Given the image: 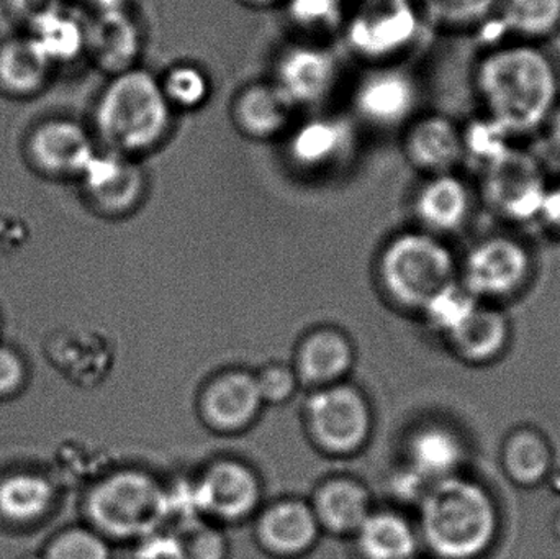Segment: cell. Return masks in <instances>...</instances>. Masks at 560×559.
Listing matches in <instances>:
<instances>
[{"label":"cell","mask_w":560,"mask_h":559,"mask_svg":"<svg viewBox=\"0 0 560 559\" xmlns=\"http://www.w3.org/2000/svg\"><path fill=\"white\" fill-rule=\"evenodd\" d=\"M354 350L351 341L332 328L313 331L296 351V377L310 386L326 387L338 384L351 370Z\"/></svg>","instance_id":"7402d4cb"},{"label":"cell","mask_w":560,"mask_h":559,"mask_svg":"<svg viewBox=\"0 0 560 559\" xmlns=\"http://www.w3.org/2000/svg\"><path fill=\"white\" fill-rule=\"evenodd\" d=\"M408 456L411 475L430 488L434 482L457 475L466 449L460 436L446 427H424L411 439Z\"/></svg>","instance_id":"cb8c5ba5"},{"label":"cell","mask_w":560,"mask_h":559,"mask_svg":"<svg viewBox=\"0 0 560 559\" xmlns=\"http://www.w3.org/2000/svg\"><path fill=\"white\" fill-rule=\"evenodd\" d=\"M85 515L105 540H138L167 521V491L143 471L112 473L89 491Z\"/></svg>","instance_id":"277c9868"},{"label":"cell","mask_w":560,"mask_h":559,"mask_svg":"<svg viewBox=\"0 0 560 559\" xmlns=\"http://www.w3.org/2000/svg\"><path fill=\"white\" fill-rule=\"evenodd\" d=\"M42 559H112L110 545L91 527L59 532L46 545Z\"/></svg>","instance_id":"836d02e7"},{"label":"cell","mask_w":560,"mask_h":559,"mask_svg":"<svg viewBox=\"0 0 560 559\" xmlns=\"http://www.w3.org/2000/svg\"><path fill=\"white\" fill-rule=\"evenodd\" d=\"M529 269L532 259L523 243L512 236H489L466 256L460 284L479 301L509 298L526 284Z\"/></svg>","instance_id":"9c48e42d"},{"label":"cell","mask_w":560,"mask_h":559,"mask_svg":"<svg viewBox=\"0 0 560 559\" xmlns=\"http://www.w3.org/2000/svg\"><path fill=\"white\" fill-rule=\"evenodd\" d=\"M22 559H42L39 555H30V557H23Z\"/></svg>","instance_id":"f6af8a7d"},{"label":"cell","mask_w":560,"mask_h":559,"mask_svg":"<svg viewBox=\"0 0 560 559\" xmlns=\"http://www.w3.org/2000/svg\"><path fill=\"white\" fill-rule=\"evenodd\" d=\"M164 534L166 559H226L225 535L202 517L174 522Z\"/></svg>","instance_id":"4dcf8cb0"},{"label":"cell","mask_w":560,"mask_h":559,"mask_svg":"<svg viewBox=\"0 0 560 559\" xmlns=\"http://www.w3.org/2000/svg\"><path fill=\"white\" fill-rule=\"evenodd\" d=\"M539 220L556 236H560V183L549 186L545 202H542L541 213H539Z\"/></svg>","instance_id":"60d3db41"},{"label":"cell","mask_w":560,"mask_h":559,"mask_svg":"<svg viewBox=\"0 0 560 559\" xmlns=\"http://www.w3.org/2000/svg\"><path fill=\"white\" fill-rule=\"evenodd\" d=\"M420 25L410 0H362L342 26L355 55L381 61L405 51L418 38Z\"/></svg>","instance_id":"ba28073f"},{"label":"cell","mask_w":560,"mask_h":559,"mask_svg":"<svg viewBox=\"0 0 560 559\" xmlns=\"http://www.w3.org/2000/svg\"><path fill=\"white\" fill-rule=\"evenodd\" d=\"M192 486L199 514L217 521H243L261 502L258 476L249 466L236 459L212 463Z\"/></svg>","instance_id":"30bf717a"},{"label":"cell","mask_w":560,"mask_h":559,"mask_svg":"<svg viewBox=\"0 0 560 559\" xmlns=\"http://www.w3.org/2000/svg\"><path fill=\"white\" fill-rule=\"evenodd\" d=\"M497 12L506 32L528 43L560 28V0H502Z\"/></svg>","instance_id":"1f68e13d"},{"label":"cell","mask_w":560,"mask_h":559,"mask_svg":"<svg viewBox=\"0 0 560 559\" xmlns=\"http://www.w3.org/2000/svg\"><path fill=\"white\" fill-rule=\"evenodd\" d=\"M480 176L483 200L497 216L516 223L539 219L549 184L535 154L510 144L480 167Z\"/></svg>","instance_id":"8992f818"},{"label":"cell","mask_w":560,"mask_h":559,"mask_svg":"<svg viewBox=\"0 0 560 559\" xmlns=\"http://www.w3.org/2000/svg\"><path fill=\"white\" fill-rule=\"evenodd\" d=\"M160 81L173 108H199L206 104L212 92L207 72L190 62L173 66Z\"/></svg>","instance_id":"d6a6232c"},{"label":"cell","mask_w":560,"mask_h":559,"mask_svg":"<svg viewBox=\"0 0 560 559\" xmlns=\"http://www.w3.org/2000/svg\"><path fill=\"white\" fill-rule=\"evenodd\" d=\"M310 505L319 527L336 535H354L372 512L368 489L352 479H331L319 486Z\"/></svg>","instance_id":"603a6c76"},{"label":"cell","mask_w":560,"mask_h":559,"mask_svg":"<svg viewBox=\"0 0 560 559\" xmlns=\"http://www.w3.org/2000/svg\"><path fill=\"white\" fill-rule=\"evenodd\" d=\"M477 304L479 299L474 298L460 282L456 281L438 294L423 312L434 328L450 335Z\"/></svg>","instance_id":"8d00e7d4"},{"label":"cell","mask_w":560,"mask_h":559,"mask_svg":"<svg viewBox=\"0 0 560 559\" xmlns=\"http://www.w3.org/2000/svg\"><path fill=\"white\" fill-rule=\"evenodd\" d=\"M173 105L156 75L131 68L112 75L95 107V130L108 151L133 156L156 148L170 133Z\"/></svg>","instance_id":"3957f363"},{"label":"cell","mask_w":560,"mask_h":559,"mask_svg":"<svg viewBox=\"0 0 560 559\" xmlns=\"http://www.w3.org/2000/svg\"><path fill=\"white\" fill-rule=\"evenodd\" d=\"M7 5L13 15L33 25L49 13L62 9V0H7Z\"/></svg>","instance_id":"ab89813d"},{"label":"cell","mask_w":560,"mask_h":559,"mask_svg":"<svg viewBox=\"0 0 560 559\" xmlns=\"http://www.w3.org/2000/svg\"><path fill=\"white\" fill-rule=\"evenodd\" d=\"M355 147L351 121L341 115H318L290 133L287 153L300 170L322 173L345 163Z\"/></svg>","instance_id":"9a60e30c"},{"label":"cell","mask_w":560,"mask_h":559,"mask_svg":"<svg viewBox=\"0 0 560 559\" xmlns=\"http://www.w3.org/2000/svg\"><path fill=\"white\" fill-rule=\"evenodd\" d=\"M30 161L39 173L58 179L81 177L97 154L91 133L66 118L43 121L26 143Z\"/></svg>","instance_id":"7c38bea8"},{"label":"cell","mask_w":560,"mask_h":559,"mask_svg":"<svg viewBox=\"0 0 560 559\" xmlns=\"http://www.w3.org/2000/svg\"><path fill=\"white\" fill-rule=\"evenodd\" d=\"M408 163L428 176L454 173L464 161L463 128L444 115L411 121L404 138Z\"/></svg>","instance_id":"2e32d148"},{"label":"cell","mask_w":560,"mask_h":559,"mask_svg":"<svg viewBox=\"0 0 560 559\" xmlns=\"http://www.w3.org/2000/svg\"><path fill=\"white\" fill-rule=\"evenodd\" d=\"M265 406L256 376L232 371L215 377L200 400L203 419L220 432L233 433L252 426Z\"/></svg>","instance_id":"e0dca14e"},{"label":"cell","mask_w":560,"mask_h":559,"mask_svg":"<svg viewBox=\"0 0 560 559\" xmlns=\"http://www.w3.org/2000/svg\"><path fill=\"white\" fill-rule=\"evenodd\" d=\"M495 501L479 482L451 476L421 498L420 541L438 559H477L499 534Z\"/></svg>","instance_id":"7a4b0ae2"},{"label":"cell","mask_w":560,"mask_h":559,"mask_svg":"<svg viewBox=\"0 0 560 559\" xmlns=\"http://www.w3.org/2000/svg\"><path fill=\"white\" fill-rule=\"evenodd\" d=\"M95 13L128 12V0H91Z\"/></svg>","instance_id":"7bdbcfd3"},{"label":"cell","mask_w":560,"mask_h":559,"mask_svg":"<svg viewBox=\"0 0 560 559\" xmlns=\"http://www.w3.org/2000/svg\"><path fill=\"white\" fill-rule=\"evenodd\" d=\"M545 127H548L549 130V143L560 156V101Z\"/></svg>","instance_id":"b9f144b4"},{"label":"cell","mask_w":560,"mask_h":559,"mask_svg":"<svg viewBox=\"0 0 560 559\" xmlns=\"http://www.w3.org/2000/svg\"><path fill=\"white\" fill-rule=\"evenodd\" d=\"M451 249L433 233H400L388 242L378 261L387 294L401 307L423 312L438 294L456 282Z\"/></svg>","instance_id":"5b68a950"},{"label":"cell","mask_w":560,"mask_h":559,"mask_svg":"<svg viewBox=\"0 0 560 559\" xmlns=\"http://www.w3.org/2000/svg\"><path fill=\"white\" fill-rule=\"evenodd\" d=\"M287 16L305 32H331L345 25V0H287Z\"/></svg>","instance_id":"d590c367"},{"label":"cell","mask_w":560,"mask_h":559,"mask_svg":"<svg viewBox=\"0 0 560 559\" xmlns=\"http://www.w3.org/2000/svg\"><path fill=\"white\" fill-rule=\"evenodd\" d=\"M472 212V193L456 173L428 176L415 196V213L424 232L447 235L456 232Z\"/></svg>","instance_id":"d6986e66"},{"label":"cell","mask_w":560,"mask_h":559,"mask_svg":"<svg viewBox=\"0 0 560 559\" xmlns=\"http://www.w3.org/2000/svg\"><path fill=\"white\" fill-rule=\"evenodd\" d=\"M319 527L312 505L289 499L266 509L256 525L259 545L278 558H296L312 550Z\"/></svg>","instance_id":"ac0fdd59"},{"label":"cell","mask_w":560,"mask_h":559,"mask_svg":"<svg viewBox=\"0 0 560 559\" xmlns=\"http://www.w3.org/2000/svg\"><path fill=\"white\" fill-rule=\"evenodd\" d=\"M502 0H421L433 22L451 28L479 25L499 10Z\"/></svg>","instance_id":"e575fe53"},{"label":"cell","mask_w":560,"mask_h":559,"mask_svg":"<svg viewBox=\"0 0 560 559\" xmlns=\"http://www.w3.org/2000/svg\"><path fill=\"white\" fill-rule=\"evenodd\" d=\"M55 499V486L39 473L16 471L0 479V519L16 527L45 519Z\"/></svg>","instance_id":"4316f807"},{"label":"cell","mask_w":560,"mask_h":559,"mask_svg":"<svg viewBox=\"0 0 560 559\" xmlns=\"http://www.w3.org/2000/svg\"><path fill=\"white\" fill-rule=\"evenodd\" d=\"M338 59L329 49L296 45L280 55L272 82L293 107H300L326 101L338 82Z\"/></svg>","instance_id":"5bb4252c"},{"label":"cell","mask_w":560,"mask_h":559,"mask_svg":"<svg viewBox=\"0 0 560 559\" xmlns=\"http://www.w3.org/2000/svg\"><path fill=\"white\" fill-rule=\"evenodd\" d=\"M30 38L45 53L52 66L68 65L85 53L88 23H82L65 7L30 25Z\"/></svg>","instance_id":"f546056e"},{"label":"cell","mask_w":560,"mask_h":559,"mask_svg":"<svg viewBox=\"0 0 560 559\" xmlns=\"http://www.w3.org/2000/svg\"><path fill=\"white\" fill-rule=\"evenodd\" d=\"M259 394L265 404H283L292 399L299 387L295 370L287 364H269L256 376Z\"/></svg>","instance_id":"74e56055"},{"label":"cell","mask_w":560,"mask_h":559,"mask_svg":"<svg viewBox=\"0 0 560 559\" xmlns=\"http://www.w3.org/2000/svg\"><path fill=\"white\" fill-rule=\"evenodd\" d=\"M476 85L487 118L510 137L545 127L560 101L555 62L532 43L490 49L477 66Z\"/></svg>","instance_id":"6da1fadb"},{"label":"cell","mask_w":560,"mask_h":559,"mask_svg":"<svg viewBox=\"0 0 560 559\" xmlns=\"http://www.w3.org/2000/svg\"><path fill=\"white\" fill-rule=\"evenodd\" d=\"M52 68L30 36L0 45V91L12 97H32L48 84Z\"/></svg>","instance_id":"484cf974"},{"label":"cell","mask_w":560,"mask_h":559,"mask_svg":"<svg viewBox=\"0 0 560 559\" xmlns=\"http://www.w3.org/2000/svg\"><path fill=\"white\" fill-rule=\"evenodd\" d=\"M141 32L128 12L95 13L85 32V53L97 68L115 75L135 68Z\"/></svg>","instance_id":"ffe728a7"},{"label":"cell","mask_w":560,"mask_h":559,"mask_svg":"<svg viewBox=\"0 0 560 559\" xmlns=\"http://www.w3.org/2000/svg\"><path fill=\"white\" fill-rule=\"evenodd\" d=\"M293 108L275 82H253L233 101V124L252 140H271L287 130Z\"/></svg>","instance_id":"44dd1931"},{"label":"cell","mask_w":560,"mask_h":559,"mask_svg":"<svg viewBox=\"0 0 560 559\" xmlns=\"http://www.w3.org/2000/svg\"><path fill=\"white\" fill-rule=\"evenodd\" d=\"M502 465L513 482L532 488L539 485L551 469V446L536 430H515L503 445Z\"/></svg>","instance_id":"f1b7e54d"},{"label":"cell","mask_w":560,"mask_h":559,"mask_svg":"<svg viewBox=\"0 0 560 559\" xmlns=\"http://www.w3.org/2000/svg\"><path fill=\"white\" fill-rule=\"evenodd\" d=\"M354 537L364 559H415L421 544L417 528L395 512H371Z\"/></svg>","instance_id":"83f0119b"},{"label":"cell","mask_w":560,"mask_h":559,"mask_svg":"<svg viewBox=\"0 0 560 559\" xmlns=\"http://www.w3.org/2000/svg\"><path fill=\"white\" fill-rule=\"evenodd\" d=\"M79 179L91 206L104 216L133 212L147 193V176L140 164L115 151L95 154Z\"/></svg>","instance_id":"8fae6325"},{"label":"cell","mask_w":560,"mask_h":559,"mask_svg":"<svg viewBox=\"0 0 560 559\" xmlns=\"http://www.w3.org/2000/svg\"><path fill=\"white\" fill-rule=\"evenodd\" d=\"M418 101V82L400 68L374 69L358 82L354 91L359 118L377 128L407 124L417 110Z\"/></svg>","instance_id":"4fadbf2b"},{"label":"cell","mask_w":560,"mask_h":559,"mask_svg":"<svg viewBox=\"0 0 560 559\" xmlns=\"http://www.w3.org/2000/svg\"><path fill=\"white\" fill-rule=\"evenodd\" d=\"M248 3H253V5H269V3L276 2V0H246Z\"/></svg>","instance_id":"ee69618b"},{"label":"cell","mask_w":560,"mask_h":559,"mask_svg":"<svg viewBox=\"0 0 560 559\" xmlns=\"http://www.w3.org/2000/svg\"><path fill=\"white\" fill-rule=\"evenodd\" d=\"M447 338L463 360L487 363L500 357L509 343V318L499 308L479 302Z\"/></svg>","instance_id":"d4e9b609"},{"label":"cell","mask_w":560,"mask_h":559,"mask_svg":"<svg viewBox=\"0 0 560 559\" xmlns=\"http://www.w3.org/2000/svg\"><path fill=\"white\" fill-rule=\"evenodd\" d=\"M305 416L315 442L335 455L358 452L371 435V407L349 384L316 389L306 400Z\"/></svg>","instance_id":"52a82bcc"},{"label":"cell","mask_w":560,"mask_h":559,"mask_svg":"<svg viewBox=\"0 0 560 559\" xmlns=\"http://www.w3.org/2000/svg\"><path fill=\"white\" fill-rule=\"evenodd\" d=\"M26 381V366L19 351L0 345V399L20 393Z\"/></svg>","instance_id":"f35d334b"}]
</instances>
